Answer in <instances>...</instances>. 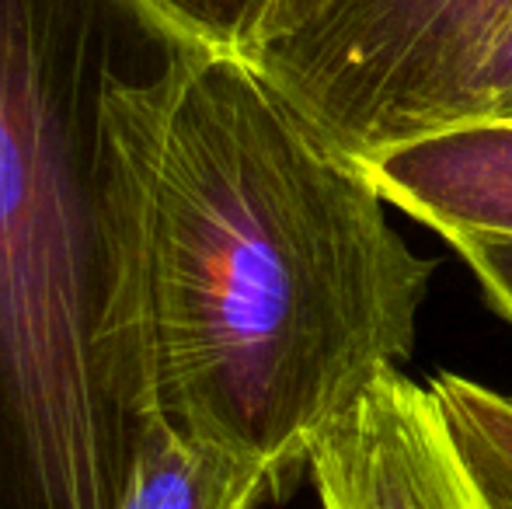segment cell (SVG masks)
Listing matches in <instances>:
<instances>
[{"label": "cell", "mask_w": 512, "mask_h": 509, "mask_svg": "<svg viewBox=\"0 0 512 509\" xmlns=\"http://www.w3.org/2000/svg\"><path fill=\"white\" fill-rule=\"evenodd\" d=\"M196 49L147 0H0V509H122L161 422L150 182Z\"/></svg>", "instance_id": "cell-2"}, {"label": "cell", "mask_w": 512, "mask_h": 509, "mask_svg": "<svg viewBox=\"0 0 512 509\" xmlns=\"http://www.w3.org/2000/svg\"><path fill=\"white\" fill-rule=\"evenodd\" d=\"M147 4L192 46L248 60L283 0H147Z\"/></svg>", "instance_id": "cell-8"}, {"label": "cell", "mask_w": 512, "mask_h": 509, "mask_svg": "<svg viewBox=\"0 0 512 509\" xmlns=\"http://www.w3.org/2000/svg\"><path fill=\"white\" fill-rule=\"evenodd\" d=\"M161 419L283 496L314 443L415 356L436 262L352 157L241 56L178 70L150 182Z\"/></svg>", "instance_id": "cell-1"}, {"label": "cell", "mask_w": 512, "mask_h": 509, "mask_svg": "<svg viewBox=\"0 0 512 509\" xmlns=\"http://www.w3.org/2000/svg\"><path fill=\"white\" fill-rule=\"evenodd\" d=\"M446 245L474 272V279H478L492 311L512 325V238L457 234V238H446Z\"/></svg>", "instance_id": "cell-9"}, {"label": "cell", "mask_w": 512, "mask_h": 509, "mask_svg": "<svg viewBox=\"0 0 512 509\" xmlns=\"http://www.w3.org/2000/svg\"><path fill=\"white\" fill-rule=\"evenodd\" d=\"M512 0H283L248 63L359 161L460 123Z\"/></svg>", "instance_id": "cell-3"}, {"label": "cell", "mask_w": 512, "mask_h": 509, "mask_svg": "<svg viewBox=\"0 0 512 509\" xmlns=\"http://www.w3.org/2000/svg\"><path fill=\"white\" fill-rule=\"evenodd\" d=\"M321 509H495L464 461L432 387L387 370L314 443Z\"/></svg>", "instance_id": "cell-4"}, {"label": "cell", "mask_w": 512, "mask_h": 509, "mask_svg": "<svg viewBox=\"0 0 512 509\" xmlns=\"http://www.w3.org/2000/svg\"><path fill=\"white\" fill-rule=\"evenodd\" d=\"M443 419L495 509H512V394L460 374L432 377Z\"/></svg>", "instance_id": "cell-7"}, {"label": "cell", "mask_w": 512, "mask_h": 509, "mask_svg": "<svg viewBox=\"0 0 512 509\" xmlns=\"http://www.w3.org/2000/svg\"><path fill=\"white\" fill-rule=\"evenodd\" d=\"M265 499H279V492L262 468L161 419L122 509H258Z\"/></svg>", "instance_id": "cell-6"}, {"label": "cell", "mask_w": 512, "mask_h": 509, "mask_svg": "<svg viewBox=\"0 0 512 509\" xmlns=\"http://www.w3.org/2000/svg\"><path fill=\"white\" fill-rule=\"evenodd\" d=\"M464 119H512V18L495 35L481 63Z\"/></svg>", "instance_id": "cell-10"}, {"label": "cell", "mask_w": 512, "mask_h": 509, "mask_svg": "<svg viewBox=\"0 0 512 509\" xmlns=\"http://www.w3.org/2000/svg\"><path fill=\"white\" fill-rule=\"evenodd\" d=\"M387 206L436 231L512 238V119H464L359 157Z\"/></svg>", "instance_id": "cell-5"}]
</instances>
